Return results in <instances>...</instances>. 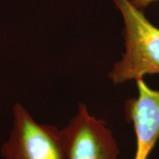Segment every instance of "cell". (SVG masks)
I'll return each mask as SVG.
<instances>
[{"label":"cell","mask_w":159,"mask_h":159,"mask_svg":"<svg viewBox=\"0 0 159 159\" xmlns=\"http://www.w3.org/2000/svg\"><path fill=\"white\" fill-rule=\"evenodd\" d=\"M124 20L125 52L109 77L122 84L147 74H159V29L149 22L130 0H113Z\"/></svg>","instance_id":"cell-1"},{"label":"cell","mask_w":159,"mask_h":159,"mask_svg":"<svg viewBox=\"0 0 159 159\" xmlns=\"http://www.w3.org/2000/svg\"><path fill=\"white\" fill-rule=\"evenodd\" d=\"M1 155L4 159H66L61 130L36 122L20 103L13 107L12 128Z\"/></svg>","instance_id":"cell-2"},{"label":"cell","mask_w":159,"mask_h":159,"mask_svg":"<svg viewBox=\"0 0 159 159\" xmlns=\"http://www.w3.org/2000/svg\"><path fill=\"white\" fill-rule=\"evenodd\" d=\"M61 134L66 159H119V145L107 123L91 115L84 103Z\"/></svg>","instance_id":"cell-3"},{"label":"cell","mask_w":159,"mask_h":159,"mask_svg":"<svg viewBox=\"0 0 159 159\" xmlns=\"http://www.w3.org/2000/svg\"><path fill=\"white\" fill-rule=\"evenodd\" d=\"M138 97L125 102V119L136 134L134 159H148L159 138V89H152L143 78L136 80Z\"/></svg>","instance_id":"cell-4"},{"label":"cell","mask_w":159,"mask_h":159,"mask_svg":"<svg viewBox=\"0 0 159 159\" xmlns=\"http://www.w3.org/2000/svg\"><path fill=\"white\" fill-rule=\"evenodd\" d=\"M130 1L137 9L142 10L149 6L151 3H153L154 1H157V0H130Z\"/></svg>","instance_id":"cell-5"}]
</instances>
